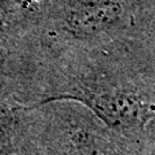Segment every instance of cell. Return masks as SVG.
<instances>
[{
    "mask_svg": "<svg viewBox=\"0 0 155 155\" xmlns=\"http://www.w3.org/2000/svg\"><path fill=\"white\" fill-rule=\"evenodd\" d=\"M9 52L0 69V93L16 106L79 102L133 144L155 155V79L150 47L81 45L44 39Z\"/></svg>",
    "mask_w": 155,
    "mask_h": 155,
    "instance_id": "obj_1",
    "label": "cell"
},
{
    "mask_svg": "<svg viewBox=\"0 0 155 155\" xmlns=\"http://www.w3.org/2000/svg\"><path fill=\"white\" fill-rule=\"evenodd\" d=\"M14 155L141 153L82 104L58 100L18 109Z\"/></svg>",
    "mask_w": 155,
    "mask_h": 155,
    "instance_id": "obj_2",
    "label": "cell"
},
{
    "mask_svg": "<svg viewBox=\"0 0 155 155\" xmlns=\"http://www.w3.org/2000/svg\"><path fill=\"white\" fill-rule=\"evenodd\" d=\"M20 108L0 93V155H14V136Z\"/></svg>",
    "mask_w": 155,
    "mask_h": 155,
    "instance_id": "obj_3",
    "label": "cell"
}]
</instances>
